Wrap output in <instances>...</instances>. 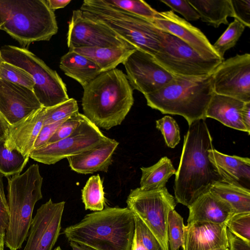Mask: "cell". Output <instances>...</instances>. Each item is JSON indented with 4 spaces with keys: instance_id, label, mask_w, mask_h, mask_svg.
<instances>
[{
    "instance_id": "obj_55",
    "label": "cell",
    "mask_w": 250,
    "mask_h": 250,
    "mask_svg": "<svg viewBox=\"0 0 250 250\" xmlns=\"http://www.w3.org/2000/svg\"><path fill=\"white\" fill-rule=\"evenodd\" d=\"M0 250H3V249H0Z\"/></svg>"
},
{
    "instance_id": "obj_1",
    "label": "cell",
    "mask_w": 250,
    "mask_h": 250,
    "mask_svg": "<svg viewBox=\"0 0 250 250\" xmlns=\"http://www.w3.org/2000/svg\"><path fill=\"white\" fill-rule=\"evenodd\" d=\"M173 187L175 199L188 208L214 183L222 181L208 158L212 138L206 119L188 125Z\"/></svg>"
},
{
    "instance_id": "obj_18",
    "label": "cell",
    "mask_w": 250,
    "mask_h": 250,
    "mask_svg": "<svg viewBox=\"0 0 250 250\" xmlns=\"http://www.w3.org/2000/svg\"><path fill=\"white\" fill-rule=\"evenodd\" d=\"M227 227L225 224L195 222L184 228L183 250H212L227 248Z\"/></svg>"
},
{
    "instance_id": "obj_37",
    "label": "cell",
    "mask_w": 250,
    "mask_h": 250,
    "mask_svg": "<svg viewBox=\"0 0 250 250\" xmlns=\"http://www.w3.org/2000/svg\"><path fill=\"white\" fill-rule=\"evenodd\" d=\"M225 225L230 232L250 242V212L234 213Z\"/></svg>"
},
{
    "instance_id": "obj_4",
    "label": "cell",
    "mask_w": 250,
    "mask_h": 250,
    "mask_svg": "<svg viewBox=\"0 0 250 250\" xmlns=\"http://www.w3.org/2000/svg\"><path fill=\"white\" fill-rule=\"evenodd\" d=\"M212 73L200 78L176 77L158 90L144 95L147 104L163 114L181 116L188 125L206 119L214 94Z\"/></svg>"
},
{
    "instance_id": "obj_20",
    "label": "cell",
    "mask_w": 250,
    "mask_h": 250,
    "mask_svg": "<svg viewBox=\"0 0 250 250\" xmlns=\"http://www.w3.org/2000/svg\"><path fill=\"white\" fill-rule=\"evenodd\" d=\"M118 145V142L108 138L91 149L67 157L69 167L72 170L81 174H91L97 171L106 172L112 164V155Z\"/></svg>"
},
{
    "instance_id": "obj_48",
    "label": "cell",
    "mask_w": 250,
    "mask_h": 250,
    "mask_svg": "<svg viewBox=\"0 0 250 250\" xmlns=\"http://www.w3.org/2000/svg\"><path fill=\"white\" fill-rule=\"evenodd\" d=\"M130 250H148L134 234Z\"/></svg>"
},
{
    "instance_id": "obj_8",
    "label": "cell",
    "mask_w": 250,
    "mask_h": 250,
    "mask_svg": "<svg viewBox=\"0 0 250 250\" xmlns=\"http://www.w3.org/2000/svg\"><path fill=\"white\" fill-rule=\"evenodd\" d=\"M0 51L3 61L23 69L32 76L33 91L42 107H51L69 99L66 85L57 72L27 49L8 45Z\"/></svg>"
},
{
    "instance_id": "obj_15",
    "label": "cell",
    "mask_w": 250,
    "mask_h": 250,
    "mask_svg": "<svg viewBox=\"0 0 250 250\" xmlns=\"http://www.w3.org/2000/svg\"><path fill=\"white\" fill-rule=\"evenodd\" d=\"M65 202L50 199L37 209L32 219L23 250H52L60 235Z\"/></svg>"
},
{
    "instance_id": "obj_40",
    "label": "cell",
    "mask_w": 250,
    "mask_h": 250,
    "mask_svg": "<svg viewBox=\"0 0 250 250\" xmlns=\"http://www.w3.org/2000/svg\"><path fill=\"white\" fill-rule=\"evenodd\" d=\"M160 1L181 14L187 21H195L200 19L199 14L188 0H160Z\"/></svg>"
},
{
    "instance_id": "obj_31",
    "label": "cell",
    "mask_w": 250,
    "mask_h": 250,
    "mask_svg": "<svg viewBox=\"0 0 250 250\" xmlns=\"http://www.w3.org/2000/svg\"><path fill=\"white\" fill-rule=\"evenodd\" d=\"M245 28V26L236 19L231 22L212 45L215 51L220 59L224 61L225 53L234 47L238 41Z\"/></svg>"
},
{
    "instance_id": "obj_27",
    "label": "cell",
    "mask_w": 250,
    "mask_h": 250,
    "mask_svg": "<svg viewBox=\"0 0 250 250\" xmlns=\"http://www.w3.org/2000/svg\"><path fill=\"white\" fill-rule=\"evenodd\" d=\"M141 170L140 188L146 190L166 188L169 178L176 173L171 160L167 156L161 158L151 166L141 167Z\"/></svg>"
},
{
    "instance_id": "obj_49",
    "label": "cell",
    "mask_w": 250,
    "mask_h": 250,
    "mask_svg": "<svg viewBox=\"0 0 250 250\" xmlns=\"http://www.w3.org/2000/svg\"><path fill=\"white\" fill-rule=\"evenodd\" d=\"M69 245L72 250H93L91 248L78 243L70 241L69 242Z\"/></svg>"
},
{
    "instance_id": "obj_50",
    "label": "cell",
    "mask_w": 250,
    "mask_h": 250,
    "mask_svg": "<svg viewBox=\"0 0 250 250\" xmlns=\"http://www.w3.org/2000/svg\"><path fill=\"white\" fill-rule=\"evenodd\" d=\"M5 244V236L0 232V249H3Z\"/></svg>"
},
{
    "instance_id": "obj_14",
    "label": "cell",
    "mask_w": 250,
    "mask_h": 250,
    "mask_svg": "<svg viewBox=\"0 0 250 250\" xmlns=\"http://www.w3.org/2000/svg\"><path fill=\"white\" fill-rule=\"evenodd\" d=\"M123 64L132 89L144 95L158 90L176 77L160 65L152 55L137 49Z\"/></svg>"
},
{
    "instance_id": "obj_28",
    "label": "cell",
    "mask_w": 250,
    "mask_h": 250,
    "mask_svg": "<svg viewBox=\"0 0 250 250\" xmlns=\"http://www.w3.org/2000/svg\"><path fill=\"white\" fill-rule=\"evenodd\" d=\"M209 190L227 202L235 213L250 212V189L218 181L213 183Z\"/></svg>"
},
{
    "instance_id": "obj_17",
    "label": "cell",
    "mask_w": 250,
    "mask_h": 250,
    "mask_svg": "<svg viewBox=\"0 0 250 250\" xmlns=\"http://www.w3.org/2000/svg\"><path fill=\"white\" fill-rule=\"evenodd\" d=\"M42 107L32 90L0 79V113L10 125Z\"/></svg>"
},
{
    "instance_id": "obj_24",
    "label": "cell",
    "mask_w": 250,
    "mask_h": 250,
    "mask_svg": "<svg viewBox=\"0 0 250 250\" xmlns=\"http://www.w3.org/2000/svg\"><path fill=\"white\" fill-rule=\"evenodd\" d=\"M60 68L83 88L102 73L99 67L90 59L72 50H69L61 58Z\"/></svg>"
},
{
    "instance_id": "obj_43",
    "label": "cell",
    "mask_w": 250,
    "mask_h": 250,
    "mask_svg": "<svg viewBox=\"0 0 250 250\" xmlns=\"http://www.w3.org/2000/svg\"><path fill=\"white\" fill-rule=\"evenodd\" d=\"M64 121L65 120L43 125L35 142L33 150L39 148L48 144L49 139Z\"/></svg>"
},
{
    "instance_id": "obj_44",
    "label": "cell",
    "mask_w": 250,
    "mask_h": 250,
    "mask_svg": "<svg viewBox=\"0 0 250 250\" xmlns=\"http://www.w3.org/2000/svg\"><path fill=\"white\" fill-rule=\"evenodd\" d=\"M228 250H250V242L235 235L227 228Z\"/></svg>"
},
{
    "instance_id": "obj_34",
    "label": "cell",
    "mask_w": 250,
    "mask_h": 250,
    "mask_svg": "<svg viewBox=\"0 0 250 250\" xmlns=\"http://www.w3.org/2000/svg\"><path fill=\"white\" fill-rule=\"evenodd\" d=\"M78 112V104L73 98L51 107H44L43 125L66 120Z\"/></svg>"
},
{
    "instance_id": "obj_53",
    "label": "cell",
    "mask_w": 250,
    "mask_h": 250,
    "mask_svg": "<svg viewBox=\"0 0 250 250\" xmlns=\"http://www.w3.org/2000/svg\"><path fill=\"white\" fill-rule=\"evenodd\" d=\"M3 62V59L2 58L1 52H0V66L1 64V63Z\"/></svg>"
},
{
    "instance_id": "obj_26",
    "label": "cell",
    "mask_w": 250,
    "mask_h": 250,
    "mask_svg": "<svg viewBox=\"0 0 250 250\" xmlns=\"http://www.w3.org/2000/svg\"><path fill=\"white\" fill-rule=\"evenodd\" d=\"M201 20L216 28L228 24V17L234 18L230 0H188Z\"/></svg>"
},
{
    "instance_id": "obj_21",
    "label": "cell",
    "mask_w": 250,
    "mask_h": 250,
    "mask_svg": "<svg viewBox=\"0 0 250 250\" xmlns=\"http://www.w3.org/2000/svg\"><path fill=\"white\" fill-rule=\"evenodd\" d=\"M188 208V224L206 222L225 224L235 213L227 202L210 190L201 195Z\"/></svg>"
},
{
    "instance_id": "obj_36",
    "label": "cell",
    "mask_w": 250,
    "mask_h": 250,
    "mask_svg": "<svg viewBox=\"0 0 250 250\" xmlns=\"http://www.w3.org/2000/svg\"><path fill=\"white\" fill-rule=\"evenodd\" d=\"M156 127L159 130L167 146L174 148L179 143L180 129L176 121L169 116H165L156 121Z\"/></svg>"
},
{
    "instance_id": "obj_54",
    "label": "cell",
    "mask_w": 250,
    "mask_h": 250,
    "mask_svg": "<svg viewBox=\"0 0 250 250\" xmlns=\"http://www.w3.org/2000/svg\"><path fill=\"white\" fill-rule=\"evenodd\" d=\"M62 250V249L60 247V246H58L57 247H56L54 250Z\"/></svg>"
},
{
    "instance_id": "obj_23",
    "label": "cell",
    "mask_w": 250,
    "mask_h": 250,
    "mask_svg": "<svg viewBox=\"0 0 250 250\" xmlns=\"http://www.w3.org/2000/svg\"><path fill=\"white\" fill-rule=\"evenodd\" d=\"M244 104V102L236 99L214 93L207 108L206 118L214 119L229 127L247 132L241 118Z\"/></svg>"
},
{
    "instance_id": "obj_41",
    "label": "cell",
    "mask_w": 250,
    "mask_h": 250,
    "mask_svg": "<svg viewBox=\"0 0 250 250\" xmlns=\"http://www.w3.org/2000/svg\"><path fill=\"white\" fill-rule=\"evenodd\" d=\"M234 19L246 27L250 26V0H230Z\"/></svg>"
},
{
    "instance_id": "obj_16",
    "label": "cell",
    "mask_w": 250,
    "mask_h": 250,
    "mask_svg": "<svg viewBox=\"0 0 250 250\" xmlns=\"http://www.w3.org/2000/svg\"><path fill=\"white\" fill-rule=\"evenodd\" d=\"M150 21L162 31L181 40L202 57L221 60L204 34L172 11L159 12V18Z\"/></svg>"
},
{
    "instance_id": "obj_46",
    "label": "cell",
    "mask_w": 250,
    "mask_h": 250,
    "mask_svg": "<svg viewBox=\"0 0 250 250\" xmlns=\"http://www.w3.org/2000/svg\"><path fill=\"white\" fill-rule=\"evenodd\" d=\"M71 0H47V3L50 9L54 11L58 9L63 8L67 5Z\"/></svg>"
},
{
    "instance_id": "obj_30",
    "label": "cell",
    "mask_w": 250,
    "mask_h": 250,
    "mask_svg": "<svg viewBox=\"0 0 250 250\" xmlns=\"http://www.w3.org/2000/svg\"><path fill=\"white\" fill-rule=\"evenodd\" d=\"M29 158L16 150L8 149L4 146V140L0 141V172L4 176L20 174Z\"/></svg>"
},
{
    "instance_id": "obj_11",
    "label": "cell",
    "mask_w": 250,
    "mask_h": 250,
    "mask_svg": "<svg viewBox=\"0 0 250 250\" xmlns=\"http://www.w3.org/2000/svg\"><path fill=\"white\" fill-rule=\"evenodd\" d=\"M108 139L84 116L81 125L69 136L33 150L29 157L44 164H54L91 149Z\"/></svg>"
},
{
    "instance_id": "obj_35",
    "label": "cell",
    "mask_w": 250,
    "mask_h": 250,
    "mask_svg": "<svg viewBox=\"0 0 250 250\" xmlns=\"http://www.w3.org/2000/svg\"><path fill=\"white\" fill-rule=\"evenodd\" d=\"M0 79L33 90L34 82L25 70L3 61L0 66Z\"/></svg>"
},
{
    "instance_id": "obj_45",
    "label": "cell",
    "mask_w": 250,
    "mask_h": 250,
    "mask_svg": "<svg viewBox=\"0 0 250 250\" xmlns=\"http://www.w3.org/2000/svg\"><path fill=\"white\" fill-rule=\"evenodd\" d=\"M241 121L249 135L250 134V102L244 103L241 113Z\"/></svg>"
},
{
    "instance_id": "obj_19",
    "label": "cell",
    "mask_w": 250,
    "mask_h": 250,
    "mask_svg": "<svg viewBox=\"0 0 250 250\" xmlns=\"http://www.w3.org/2000/svg\"><path fill=\"white\" fill-rule=\"evenodd\" d=\"M44 107L35 111L20 121L10 125L4 140L9 150H16L29 157L35 142L43 125Z\"/></svg>"
},
{
    "instance_id": "obj_2",
    "label": "cell",
    "mask_w": 250,
    "mask_h": 250,
    "mask_svg": "<svg viewBox=\"0 0 250 250\" xmlns=\"http://www.w3.org/2000/svg\"><path fill=\"white\" fill-rule=\"evenodd\" d=\"M83 88V115L106 130L120 125L134 103L126 75L116 68L101 73Z\"/></svg>"
},
{
    "instance_id": "obj_7",
    "label": "cell",
    "mask_w": 250,
    "mask_h": 250,
    "mask_svg": "<svg viewBox=\"0 0 250 250\" xmlns=\"http://www.w3.org/2000/svg\"><path fill=\"white\" fill-rule=\"evenodd\" d=\"M7 179L9 216L5 244L10 250H18L28 236L35 205L42 198L43 178L34 164Z\"/></svg>"
},
{
    "instance_id": "obj_42",
    "label": "cell",
    "mask_w": 250,
    "mask_h": 250,
    "mask_svg": "<svg viewBox=\"0 0 250 250\" xmlns=\"http://www.w3.org/2000/svg\"><path fill=\"white\" fill-rule=\"evenodd\" d=\"M0 172V232L5 236L9 221V209L3 187V177Z\"/></svg>"
},
{
    "instance_id": "obj_6",
    "label": "cell",
    "mask_w": 250,
    "mask_h": 250,
    "mask_svg": "<svg viewBox=\"0 0 250 250\" xmlns=\"http://www.w3.org/2000/svg\"><path fill=\"white\" fill-rule=\"evenodd\" d=\"M0 16L1 30L23 47L49 41L58 32L54 11L45 0H0Z\"/></svg>"
},
{
    "instance_id": "obj_9",
    "label": "cell",
    "mask_w": 250,
    "mask_h": 250,
    "mask_svg": "<svg viewBox=\"0 0 250 250\" xmlns=\"http://www.w3.org/2000/svg\"><path fill=\"white\" fill-rule=\"evenodd\" d=\"M155 61L172 75L183 78H200L212 74L222 60L208 59L177 37L164 32Z\"/></svg>"
},
{
    "instance_id": "obj_12",
    "label": "cell",
    "mask_w": 250,
    "mask_h": 250,
    "mask_svg": "<svg viewBox=\"0 0 250 250\" xmlns=\"http://www.w3.org/2000/svg\"><path fill=\"white\" fill-rule=\"evenodd\" d=\"M214 93L244 103L250 102V54L229 58L219 64L212 73Z\"/></svg>"
},
{
    "instance_id": "obj_52",
    "label": "cell",
    "mask_w": 250,
    "mask_h": 250,
    "mask_svg": "<svg viewBox=\"0 0 250 250\" xmlns=\"http://www.w3.org/2000/svg\"><path fill=\"white\" fill-rule=\"evenodd\" d=\"M228 250V248H218V249H214V250Z\"/></svg>"
},
{
    "instance_id": "obj_3",
    "label": "cell",
    "mask_w": 250,
    "mask_h": 250,
    "mask_svg": "<svg viewBox=\"0 0 250 250\" xmlns=\"http://www.w3.org/2000/svg\"><path fill=\"white\" fill-rule=\"evenodd\" d=\"M133 212L127 207H106L86 214L62 231L69 242L93 250H130L134 233Z\"/></svg>"
},
{
    "instance_id": "obj_33",
    "label": "cell",
    "mask_w": 250,
    "mask_h": 250,
    "mask_svg": "<svg viewBox=\"0 0 250 250\" xmlns=\"http://www.w3.org/2000/svg\"><path fill=\"white\" fill-rule=\"evenodd\" d=\"M183 217L175 209L169 212L167 226L169 250H178L184 247V228Z\"/></svg>"
},
{
    "instance_id": "obj_13",
    "label": "cell",
    "mask_w": 250,
    "mask_h": 250,
    "mask_svg": "<svg viewBox=\"0 0 250 250\" xmlns=\"http://www.w3.org/2000/svg\"><path fill=\"white\" fill-rule=\"evenodd\" d=\"M69 50L83 47H134L106 26L73 11L67 33ZM135 48V47H134Z\"/></svg>"
},
{
    "instance_id": "obj_32",
    "label": "cell",
    "mask_w": 250,
    "mask_h": 250,
    "mask_svg": "<svg viewBox=\"0 0 250 250\" xmlns=\"http://www.w3.org/2000/svg\"><path fill=\"white\" fill-rule=\"evenodd\" d=\"M120 9L149 21L159 17V12L142 0H105Z\"/></svg>"
},
{
    "instance_id": "obj_25",
    "label": "cell",
    "mask_w": 250,
    "mask_h": 250,
    "mask_svg": "<svg viewBox=\"0 0 250 250\" xmlns=\"http://www.w3.org/2000/svg\"><path fill=\"white\" fill-rule=\"evenodd\" d=\"M136 48L134 47H83L70 49L90 59L102 72L116 68Z\"/></svg>"
},
{
    "instance_id": "obj_38",
    "label": "cell",
    "mask_w": 250,
    "mask_h": 250,
    "mask_svg": "<svg viewBox=\"0 0 250 250\" xmlns=\"http://www.w3.org/2000/svg\"><path fill=\"white\" fill-rule=\"evenodd\" d=\"M133 216L135 223L134 234L144 246L148 250H164L157 238L140 217L134 213Z\"/></svg>"
},
{
    "instance_id": "obj_5",
    "label": "cell",
    "mask_w": 250,
    "mask_h": 250,
    "mask_svg": "<svg viewBox=\"0 0 250 250\" xmlns=\"http://www.w3.org/2000/svg\"><path fill=\"white\" fill-rule=\"evenodd\" d=\"M84 16L103 24L135 48L154 56L158 51L164 32L150 21L106 2L85 0L80 9Z\"/></svg>"
},
{
    "instance_id": "obj_22",
    "label": "cell",
    "mask_w": 250,
    "mask_h": 250,
    "mask_svg": "<svg viewBox=\"0 0 250 250\" xmlns=\"http://www.w3.org/2000/svg\"><path fill=\"white\" fill-rule=\"evenodd\" d=\"M208 158L222 181L250 189V159L228 155L214 148L209 150Z\"/></svg>"
},
{
    "instance_id": "obj_39",
    "label": "cell",
    "mask_w": 250,
    "mask_h": 250,
    "mask_svg": "<svg viewBox=\"0 0 250 250\" xmlns=\"http://www.w3.org/2000/svg\"><path fill=\"white\" fill-rule=\"evenodd\" d=\"M84 115L79 112L64 121L49 139L48 144L58 141L69 136L81 124Z\"/></svg>"
},
{
    "instance_id": "obj_29",
    "label": "cell",
    "mask_w": 250,
    "mask_h": 250,
    "mask_svg": "<svg viewBox=\"0 0 250 250\" xmlns=\"http://www.w3.org/2000/svg\"><path fill=\"white\" fill-rule=\"evenodd\" d=\"M82 199L86 210L100 211L105 205L103 182L99 174L90 177L82 190Z\"/></svg>"
},
{
    "instance_id": "obj_47",
    "label": "cell",
    "mask_w": 250,
    "mask_h": 250,
    "mask_svg": "<svg viewBox=\"0 0 250 250\" xmlns=\"http://www.w3.org/2000/svg\"><path fill=\"white\" fill-rule=\"evenodd\" d=\"M9 126V123L0 113V141L5 140Z\"/></svg>"
},
{
    "instance_id": "obj_51",
    "label": "cell",
    "mask_w": 250,
    "mask_h": 250,
    "mask_svg": "<svg viewBox=\"0 0 250 250\" xmlns=\"http://www.w3.org/2000/svg\"><path fill=\"white\" fill-rule=\"evenodd\" d=\"M4 23L3 20L2 19L1 17L0 16V29H1V27L2 26Z\"/></svg>"
},
{
    "instance_id": "obj_10",
    "label": "cell",
    "mask_w": 250,
    "mask_h": 250,
    "mask_svg": "<svg viewBox=\"0 0 250 250\" xmlns=\"http://www.w3.org/2000/svg\"><path fill=\"white\" fill-rule=\"evenodd\" d=\"M127 208L136 214L154 234L164 250H169L167 236L169 213L176 202L166 188L146 190L138 188L130 190Z\"/></svg>"
}]
</instances>
